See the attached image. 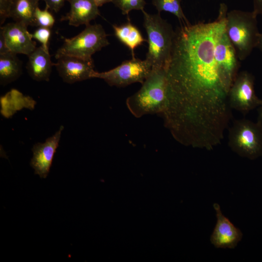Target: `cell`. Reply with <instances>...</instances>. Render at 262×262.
Returning <instances> with one entry per match:
<instances>
[{"instance_id":"cell-1","label":"cell","mask_w":262,"mask_h":262,"mask_svg":"<svg viewBox=\"0 0 262 262\" xmlns=\"http://www.w3.org/2000/svg\"><path fill=\"white\" fill-rule=\"evenodd\" d=\"M228 12L221 3L214 21L181 24L175 30L161 115L173 138L186 146L213 149L232 118L229 94L240 64L226 32Z\"/></svg>"},{"instance_id":"cell-2","label":"cell","mask_w":262,"mask_h":262,"mask_svg":"<svg viewBox=\"0 0 262 262\" xmlns=\"http://www.w3.org/2000/svg\"><path fill=\"white\" fill-rule=\"evenodd\" d=\"M166 101L165 69L161 67L152 68L140 89L127 98L126 104L130 113L140 118L147 115H161Z\"/></svg>"},{"instance_id":"cell-3","label":"cell","mask_w":262,"mask_h":262,"mask_svg":"<svg viewBox=\"0 0 262 262\" xmlns=\"http://www.w3.org/2000/svg\"><path fill=\"white\" fill-rule=\"evenodd\" d=\"M144 27L147 33L148 51L146 60L154 68H165L170 58L175 31L160 13L151 14L142 11Z\"/></svg>"},{"instance_id":"cell-4","label":"cell","mask_w":262,"mask_h":262,"mask_svg":"<svg viewBox=\"0 0 262 262\" xmlns=\"http://www.w3.org/2000/svg\"><path fill=\"white\" fill-rule=\"evenodd\" d=\"M257 16L253 11L234 9L227 13L226 33L241 61L246 59L256 48L260 34Z\"/></svg>"},{"instance_id":"cell-5","label":"cell","mask_w":262,"mask_h":262,"mask_svg":"<svg viewBox=\"0 0 262 262\" xmlns=\"http://www.w3.org/2000/svg\"><path fill=\"white\" fill-rule=\"evenodd\" d=\"M228 129V143L232 151L250 160L262 155V128L257 122L234 119Z\"/></svg>"},{"instance_id":"cell-6","label":"cell","mask_w":262,"mask_h":262,"mask_svg":"<svg viewBox=\"0 0 262 262\" xmlns=\"http://www.w3.org/2000/svg\"><path fill=\"white\" fill-rule=\"evenodd\" d=\"M107 36L100 24H89L76 36L70 38H64V43L57 49L55 58L70 55L92 60L93 54L109 44Z\"/></svg>"},{"instance_id":"cell-7","label":"cell","mask_w":262,"mask_h":262,"mask_svg":"<svg viewBox=\"0 0 262 262\" xmlns=\"http://www.w3.org/2000/svg\"><path fill=\"white\" fill-rule=\"evenodd\" d=\"M152 70V66L146 60L132 57L110 70L95 71L92 78L102 79L110 86L123 87L136 82L142 84Z\"/></svg>"},{"instance_id":"cell-8","label":"cell","mask_w":262,"mask_h":262,"mask_svg":"<svg viewBox=\"0 0 262 262\" xmlns=\"http://www.w3.org/2000/svg\"><path fill=\"white\" fill-rule=\"evenodd\" d=\"M230 108L246 114L262 104V99L256 94L254 77L247 71L238 73L229 94Z\"/></svg>"},{"instance_id":"cell-9","label":"cell","mask_w":262,"mask_h":262,"mask_svg":"<svg viewBox=\"0 0 262 262\" xmlns=\"http://www.w3.org/2000/svg\"><path fill=\"white\" fill-rule=\"evenodd\" d=\"M56 59L54 66L65 82L72 84L92 78L95 71L93 59L85 60L70 55H62Z\"/></svg>"},{"instance_id":"cell-10","label":"cell","mask_w":262,"mask_h":262,"mask_svg":"<svg viewBox=\"0 0 262 262\" xmlns=\"http://www.w3.org/2000/svg\"><path fill=\"white\" fill-rule=\"evenodd\" d=\"M213 207L216 213V222L210 241L217 248L233 249L241 241L243 233L223 214L218 203H214Z\"/></svg>"},{"instance_id":"cell-11","label":"cell","mask_w":262,"mask_h":262,"mask_svg":"<svg viewBox=\"0 0 262 262\" xmlns=\"http://www.w3.org/2000/svg\"><path fill=\"white\" fill-rule=\"evenodd\" d=\"M64 129V127L61 126L59 130L48 138L45 142L37 143L32 148L33 156L30 165L34 169V174L38 175L41 178H46L49 172Z\"/></svg>"},{"instance_id":"cell-12","label":"cell","mask_w":262,"mask_h":262,"mask_svg":"<svg viewBox=\"0 0 262 262\" xmlns=\"http://www.w3.org/2000/svg\"><path fill=\"white\" fill-rule=\"evenodd\" d=\"M10 51L16 54L29 55L36 48L32 33L25 25L14 21L8 23L0 28Z\"/></svg>"},{"instance_id":"cell-13","label":"cell","mask_w":262,"mask_h":262,"mask_svg":"<svg viewBox=\"0 0 262 262\" xmlns=\"http://www.w3.org/2000/svg\"><path fill=\"white\" fill-rule=\"evenodd\" d=\"M70 9L61 21H67L69 25L78 27L87 25L100 15L98 7L94 0H68Z\"/></svg>"},{"instance_id":"cell-14","label":"cell","mask_w":262,"mask_h":262,"mask_svg":"<svg viewBox=\"0 0 262 262\" xmlns=\"http://www.w3.org/2000/svg\"><path fill=\"white\" fill-rule=\"evenodd\" d=\"M28 57L26 68L30 76L38 82L49 81L52 67L54 66L51 60L49 50L41 45L36 47Z\"/></svg>"},{"instance_id":"cell-15","label":"cell","mask_w":262,"mask_h":262,"mask_svg":"<svg viewBox=\"0 0 262 262\" xmlns=\"http://www.w3.org/2000/svg\"><path fill=\"white\" fill-rule=\"evenodd\" d=\"M128 20L127 23L121 25H113V28L115 37L131 51L132 57H135V49L147 40L139 30Z\"/></svg>"},{"instance_id":"cell-16","label":"cell","mask_w":262,"mask_h":262,"mask_svg":"<svg viewBox=\"0 0 262 262\" xmlns=\"http://www.w3.org/2000/svg\"><path fill=\"white\" fill-rule=\"evenodd\" d=\"M39 0H12L9 17L27 27L35 26L34 14Z\"/></svg>"},{"instance_id":"cell-17","label":"cell","mask_w":262,"mask_h":262,"mask_svg":"<svg viewBox=\"0 0 262 262\" xmlns=\"http://www.w3.org/2000/svg\"><path fill=\"white\" fill-rule=\"evenodd\" d=\"M22 62L11 51L0 54V83L5 85L17 79L22 74Z\"/></svg>"},{"instance_id":"cell-18","label":"cell","mask_w":262,"mask_h":262,"mask_svg":"<svg viewBox=\"0 0 262 262\" xmlns=\"http://www.w3.org/2000/svg\"><path fill=\"white\" fill-rule=\"evenodd\" d=\"M152 3L159 13L169 12L176 16L181 24L190 23L183 11L181 0H152Z\"/></svg>"},{"instance_id":"cell-19","label":"cell","mask_w":262,"mask_h":262,"mask_svg":"<svg viewBox=\"0 0 262 262\" xmlns=\"http://www.w3.org/2000/svg\"><path fill=\"white\" fill-rule=\"evenodd\" d=\"M34 22L35 26L51 29L53 26L55 20L48 8L46 7L45 9L41 10L37 7L34 14Z\"/></svg>"},{"instance_id":"cell-20","label":"cell","mask_w":262,"mask_h":262,"mask_svg":"<svg viewBox=\"0 0 262 262\" xmlns=\"http://www.w3.org/2000/svg\"><path fill=\"white\" fill-rule=\"evenodd\" d=\"M114 4L118 7L123 15H128L132 10H144L145 0H113Z\"/></svg>"},{"instance_id":"cell-21","label":"cell","mask_w":262,"mask_h":262,"mask_svg":"<svg viewBox=\"0 0 262 262\" xmlns=\"http://www.w3.org/2000/svg\"><path fill=\"white\" fill-rule=\"evenodd\" d=\"M51 34L50 28L39 27L32 33V36L40 43L45 49L49 50V45Z\"/></svg>"},{"instance_id":"cell-22","label":"cell","mask_w":262,"mask_h":262,"mask_svg":"<svg viewBox=\"0 0 262 262\" xmlns=\"http://www.w3.org/2000/svg\"><path fill=\"white\" fill-rule=\"evenodd\" d=\"M12 0H0V25L9 17L10 10Z\"/></svg>"},{"instance_id":"cell-23","label":"cell","mask_w":262,"mask_h":262,"mask_svg":"<svg viewBox=\"0 0 262 262\" xmlns=\"http://www.w3.org/2000/svg\"><path fill=\"white\" fill-rule=\"evenodd\" d=\"M46 3V7L55 13L58 12L68 0H42Z\"/></svg>"},{"instance_id":"cell-24","label":"cell","mask_w":262,"mask_h":262,"mask_svg":"<svg viewBox=\"0 0 262 262\" xmlns=\"http://www.w3.org/2000/svg\"><path fill=\"white\" fill-rule=\"evenodd\" d=\"M10 51L7 47L5 38L2 33L0 31V54Z\"/></svg>"},{"instance_id":"cell-25","label":"cell","mask_w":262,"mask_h":262,"mask_svg":"<svg viewBox=\"0 0 262 262\" xmlns=\"http://www.w3.org/2000/svg\"><path fill=\"white\" fill-rule=\"evenodd\" d=\"M253 11L258 16H262V0H253Z\"/></svg>"},{"instance_id":"cell-26","label":"cell","mask_w":262,"mask_h":262,"mask_svg":"<svg viewBox=\"0 0 262 262\" xmlns=\"http://www.w3.org/2000/svg\"><path fill=\"white\" fill-rule=\"evenodd\" d=\"M257 123L262 128V104L259 107Z\"/></svg>"},{"instance_id":"cell-27","label":"cell","mask_w":262,"mask_h":262,"mask_svg":"<svg viewBox=\"0 0 262 262\" xmlns=\"http://www.w3.org/2000/svg\"><path fill=\"white\" fill-rule=\"evenodd\" d=\"M96 4L99 7L102 6L103 4L110 2H113V0H94Z\"/></svg>"},{"instance_id":"cell-28","label":"cell","mask_w":262,"mask_h":262,"mask_svg":"<svg viewBox=\"0 0 262 262\" xmlns=\"http://www.w3.org/2000/svg\"><path fill=\"white\" fill-rule=\"evenodd\" d=\"M256 48L262 52V33H260Z\"/></svg>"}]
</instances>
